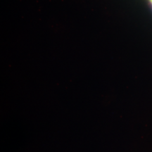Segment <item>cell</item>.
Segmentation results:
<instances>
[{
  "label": "cell",
  "instance_id": "obj_1",
  "mask_svg": "<svg viewBox=\"0 0 152 152\" xmlns=\"http://www.w3.org/2000/svg\"><path fill=\"white\" fill-rule=\"evenodd\" d=\"M150 1H151V4H152V0H150Z\"/></svg>",
  "mask_w": 152,
  "mask_h": 152
}]
</instances>
